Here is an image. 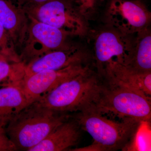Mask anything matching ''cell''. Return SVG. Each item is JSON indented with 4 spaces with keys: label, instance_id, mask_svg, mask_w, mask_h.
Wrapping results in <instances>:
<instances>
[{
    "label": "cell",
    "instance_id": "277c9868",
    "mask_svg": "<svg viewBox=\"0 0 151 151\" xmlns=\"http://www.w3.org/2000/svg\"><path fill=\"white\" fill-rule=\"evenodd\" d=\"M90 108L102 115L121 120L151 121V97L133 89L110 85L104 81L98 100Z\"/></svg>",
    "mask_w": 151,
    "mask_h": 151
},
{
    "label": "cell",
    "instance_id": "9c48e42d",
    "mask_svg": "<svg viewBox=\"0 0 151 151\" xmlns=\"http://www.w3.org/2000/svg\"><path fill=\"white\" fill-rule=\"evenodd\" d=\"M92 55L78 45L67 43L25 65L24 78L47 70H57L71 65L90 63Z\"/></svg>",
    "mask_w": 151,
    "mask_h": 151
},
{
    "label": "cell",
    "instance_id": "7a4b0ae2",
    "mask_svg": "<svg viewBox=\"0 0 151 151\" xmlns=\"http://www.w3.org/2000/svg\"><path fill=\"white\" fill-rule=\"evenodd\" d=\"M71 115L56 112L33 102L18 113L5 129L17 150L28 151Z\"/></svg>",
    "mask_w": 151,
    "mask_h": 151
},
{
    "label": "cell",
    "instance_id": "e0dca14e",
    "mask_svg": "<svg viewBox=\"0 0 151 151\" xmlns=\"http://www.w3.org/2000/svg\"><path fill=\"white\" fill-rule=\"evenodd\" d=\"M25 64L0 59V88L23 81Z\"/></svg>",
    "mask_w": 151,
    "mask_h": 151
},
{
    "label": "cell",
    "instance_id": "5bb4252c",
    "mask_svg": "<svg viewBox=\"0 0 151 151\" xmlns=\"http://www.w3.org/2000/svg\"><path fill=\"white\" fill-rule=\"evenodd\" d=\"M23 81L0 88V126L4 128L28 105L23 89Z\"/></svg>",
    "mask_w": 151,
    "mask_h": 151
},
{
    "label": "cell",
    "instance_id": "ac0fdd59",
    "mask_svg": "<svg viewBox=\"0 0 151 151\" xmlns=\"http://www.w3.org/2000/svg\"><path fill=\"white\" fill-rule=\"evenodd\" d=\"M0 59L10 62L19 63L21 61L12 40L8 33L0 22Z\"/></svg>",
    "mask_w": 151,
    "mask_h": 151
},
{
    "label": "cell",
    "instance_id": "6da1fadb",
    "mask_svg": "<svg viewBox=\"0 0 151 151\" xmlns=\"http://www.w3.org/2000/svg\"><path fill=\"white\" fill-rule=\"evenodd\" d=\"M103 85V78L92 66L34 102L59 113H77L97 102Z\"/></svg>",
    "mask_w": 151,
    "mask_h": 151
},
{
    "label": "cell",
    "instance_id": "52a82bcc",
    "mask_svg": "<svg viewBox=\"0 0 151 151\" xmlns=\"http://www.w3.org/2000/svg\"><path fill=\"white\" fill-rule=\"evenodd\" d=\"M100 31L94 38L93 65L102 76L109 64L117 62L126 65L133 50L134 38L108 26Z\"/></svg>",
    "mask_w": 151,
    "mask_h": 151
},
{
    "label": "cell",
    "instance_id": "44dd1931",
    "mask_svg": "<svg viewBox=\"0 0 151 151\" xmlns=\"http://www.w3.org/2000/svg\"><path fill=\"white\" fill-rule=\"evenodd\" d=\"M18 7L25 12L46 2L49 0H11Z\"/></svg>",
    "mask_w": 151,
    "mask_h": 151
},
{
    "label": "cell",
    "instance_id": "ffe728a7",
    "mask_svg": "<svg viewBox=\"0 0 151 151\" xmlns=\"http://www.w3.org/2000/svg\"><path fill=\"white\" fill-rule=\"evenodd\" d=\"M17 150V148L7 134L4 127L0 126V151Z\"/></svg>",
    "mask_w": 151,
    "mask_h": 151
},
{
    "label": "cell",
    "instance_id": "9a60e30c",
    "mask_svg": "<svg viewBox=\"0 0 151 151\" xmlns=\"http://www.w3.org/2000/svg\"><path fill=\"white\" fill-rule=\"evenodd\" d=\"M129 60L127 65L139 72H151V33L150 27L136 34Z\"/></svg>",
    "mask_w": 151,
    "mask_h": 151
},
{
    "label": "cell",
    "instance_id": "8992f818",
    "mask_svg": "<svg viewBox=\"0 0 151 151\" xmlns=\"http://www.w3.org/2000/svg\"><path fill=\"white\" fill-rule=\"evenodd\" d=\"M105 19L109 27L133 35L150 27L151 14L142 0H111L106 7Z\"/></svg>",
    "mask_w": 151,
    "mask_h": 151
},
{
    "label": "cell",
    "instance_id": "30bf717a",
    "mask_svg": "<svg viewBox=\"0 0 151 151\" xmlns=\"http://www.w3.org/2000/svg\"><path fill=\"white\" fill-rule=\"evenodd\" d=\"M91 66L90 63L71 65L60 70H44L24 78L23 89L28 105Z\"/></svg>",
    "mask_w": 151,
    "mask_h": 151
},
{
    "label": "cell",
    "instance_id": "7c38bea8",
    "mask_svg": "<svg viewBox=\"0 0 151 151\" xmlns=\"http://www.w3.org/2000/svg\"><path fill=\"white\" fill-rule=\"evenodd\" d=\"M82 130L72 115L28 151H69L79 142Z\"/></svg>",
    "mask_w": 151,
    "mask_h": 151
},
{
    "label": "cell",
    "instance_id": "2e32d148",
    "mask_svg": "<svg viewBox=\"0 0 151 151\" xmlns=\"http://www.w3.org/2000/svg\"><path fill=\"white\" fill-rule=\"evenodd\" d=\"M151 150V121H140L122 151Z\"/></svg>",
    "mask_w": 151,
    "mask_h": 151
},
{
    "label": "cell",
    "instance_id": "ba28073f",
    "mask_svg": "<svg viewBox=\"0 0 151 151\" xmlns=\"http://www.w3.org/2000/svg\"><path fill=\"white\" fill-rule=\"evenodd\" d=\"M29 18L26 38L19 55L25 64L68 43L69 35L58 29Z\"/></svg>",
    "mask_w": 151,
    "mask_h": 151
},
{
    "label": "cell",
    "instance_id": "5b68a950",
    "mask_svg": "<svg viewBox=\"0 0 151 151\" xmlns=\"http://www.w3.org/2000/svg\"><path fill=\"white\" fill-rule=\"evenodd\" d=\"M25 13L31 18L70 36L83 37L88 32V21L70 0H49Z\"/></svg>",
    "mask_w": 151,
    "mask_h": 151
},
{
    "label": "cell",
    "instance_id": "4fadbf2b",
    "mask_svg": "<svg viewBox=\"0 0 151 151\" xmlns=\"http://www.w3.org/2000/svg\"><path fill=\"white\" fill-rule=\"evenodd\" d=\"M0 22L8 33L17 51L21 50L29 24L27 14L11 0H0Z\"/></svg>",
    "mask_w": 151,
    "mask_h": 151
},
{
    "label": "cell",
    "instance_id": "3957f363",
    "mask_svg": "<svg viewBox=\"0 0 151 151\" xmlns=\"http://www.w3.org/2000/svg\"><path fill=\"white\" fill-rule=\"evenodd\" d=\"M73 118L81 129L87 132L94 142L84 147L70 151H114L122 150L129 140L140 122L133 119L116 121L89 108L74 113Z\"/></svg>",
    "mask_w": 151,
    "mask_h": 151
},
{
    "label": "cell",
    "instance_id": "d6986e66",
    "mask_svg": "<svg viewBox=\"0 0 151 151\" xmlns=\"http://www.w3.org/2000/svg\"><path fill=\"white\" fill-rule=\"evenodd\" d=\"M77 7L81 14L88 21L97 13L98 0H70Z\"/></svg>",
    "mask_w": 151,
    "mask_h": 151
},
{
    "label": "cell",
    "instance_id": "8fae6325",
    "mask_svg": "<svg viewBox=\"0 0 151 151\" xmlns=\"http://www.w3.org/2000/svg\"><path fill=\"white\" fill-rule=\"evenodd\" d=\"M101 76L106 84L127 87L151 97V72L136 71L113 62L106 67Z\"/></svg>",
    "mask_w": 151,
    "mask_h": 151
}]
</instances>
